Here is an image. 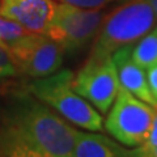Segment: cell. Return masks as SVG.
Masks as SVG:
<instances>
[{
    "instance_id": "d6986e66",
    "label": "cell",
    "mask_w": 157,
    "mask_h": 157,
    "mask_svg": "<svg viewBox=\"0 0 157 157\" xmlns=\"http://www.w3.org/2000/svg\"><path fill=\"white\" fill-rule=\"evenodd\" d=\"M3 46H4V45H3Z\"/></svg>"
},
{
    "instance_id": "8fae6325",
    "label": "cell",
    "mask_w": 157,
    "mask_h": 157,
    "mask_svg": "<svg viewBox=\"0 0 157 157\" xmlns=\"http://www.w3.org/2000/svg\"><path fill=\"white\" fill-rule=\"evenodd\" d=\"M132 58L144 70L157 63V24L132 48Z\"/></svg>"
},
{
    "instance_id": "4fadbf2b",
    "label": "cell",
    "mask_w": 157,
    "mask_h": 157,
    "mask_svg": "<svg viewBox=\"0 0 157 157\" xmlns=\"http://www.w3.org/2000/svg\"><path fill=\"white\" fill-rule=\"evenodd\" d=\"M18 73L17 66L9 50L0 43V78H7L16 76Z\"/></svg>"
},
{
    "instance_id": "9a60e30c",
    "label": "cell",
    "mask_w": 157,
    "mask_h": 157,
    "mask_svg": "<svg viewBox=\"0 0 157 157\" xmlns=\"http://www.w3.org/2000/svg\"><path fill=\"white\" fill-rule=\"evenodd\" d=\"M62 3L70 4V6L80 7V8H88V9H98L101 7L107 6L109 3L114 0H59Z\"/></svg>"
},
{
    "instance_id": "3957f363",
    "label": "cell",
    "mask_w": 157,
    "mask_h": 157,
    "mask_svg": "<svg viewBox=\"0 0 157 157\" xmlns=\"http://www.w3.org/2000/svg\"><path fill=\"white\" fill-rule=\"evenodd\" d=\"M73 78L71 71H60L46 77L34 78L28 90L71 123L89 131L102 130L101 114L75 92Z\"/></svg>"
},
{
    "instance_id": "ba28073f",
    "label": "cell",
    "mask_w": 157,
    "mask_h": 157,
    "mask_svg": "<svg viewBox=\"0 0 157 157\" xmlns=\"http://www.w3.org/2000/svg\"><path fill=\"white\" fill-rule=\"evenodd\" d=\"M55 8L54 0H0V14L33 33L46 34Z\"/></svg>"
},
{
    "instance_id": "5bb4252c",
    "label": "cell",
    "mask_w": 157,
    "mask_h": 157,
    "mask_svg": "<svg viewBox=\"0 0 157 157\" xmlns=\"http://www.w3.org/2000/svg\"><path fill=\"white\" fill-rule=\"evenodd\" d=\"M157 147V110L155 113V119H153V124H152V130L151 134L148 136V139L141 145H139L137 148L134 151V156H143L145 157L147 152L151 151L152 148Z\"/></svg>"
},
{
    "instance_id": "52a82bcc",
    "label": "cell",
    "mask_w": 157,
    "mask_h": 157,
    "mask_svg": "<svg viewBox=\"0 0 157 157\" xmlns=\"http://www.w3.org/2000/svg\"><path fill=\"white\" fill-rule=\"evenodd\" d=\"M18 72L32 78H41L55 73L63 64L64 50L47 34L29 32L8 48Z\"/></svg>"
},
{
    "instance_id": "9c48e42d",
    "label": "cell",
    "mask_w": 157,
    "mask_h": 157,
    "mask_svg": "<svg viewBox=\"0 0 157 157\" xmlns=\"http://www.w3.org/2000/svg\"><path fill=\"white\" fill-rule=\"evenodd\" d=\"M113 60H114L121 85L135 97L157 106L151 93L148 80L145 78L144 68L137 64L132 58V46L117 50L113 54Z\"/></svg>"
},
{
    "instance_id": "6da1fadb",
    "label": "cell",
    "mask_w": 157,
    "mask_h": 157,
    "mask_svg": "<svg viewBox=\"0 0 157 157\" xmlns=\"http://www.w3.org/2000/svg\"><path fill=\"white\" fill-rule=\"evenodd\" d=\"M76 135L70 123L32 93L12 98L0 113V156L71 157Z\"/></svg>"
},
{
    "instance_id": "30bf717a",
    "label": "cell",
    "mask_w": 157,
    "mask_h": 157,
    "mask_svg": "<svg viewBox=\"0 0 157 157\" xmlns=\"http://www.w3.org/2000/svg\"><path fill=\"white\" fill-rule=\"evenodd\" d=\"M134 156V151L123 148L121 144L113 141L104 135L84 134L76 135L75 147L71 152V157H127Z\"/></svg>"
},
{
    "instance_id": "8992f818",
    "label": "cell",
    "mask_w": 157,
    "mask_h": 157,
    "mask_svg": "<svg viewBox=\"0 0 157 157\" xmlns=\"http://www.w3.org/2000/svg\"><path fill=\"white\" fill-rule=\"evenodd\" d=\"M121 88L119 77L113 55L90 54L82 70L73 78V89L77 94L106 113L115 101Z\"/></svg>"
},
{
    "instance_id": "ac0fdd59",
    "label": "cell",
    "mask_w": 157,
    "mask_h": 157,
    "mask_svg": "<svg viewBox=\"0 0 157 157\" xmlns=\"http://www.w3.org/2000/svg\"><path fill=\"white\" fill-rule=\"evenodd\" d=\"M151 6H152V8L155 9V12H156V16H157V0H147Z\"/></svg>"
},
{
    "instance_id": "7c38bea8",
    "label": "cell",
    "mask_w": 157,
    "mask_h": 157,
    "mask_svg": "<svg viewBox=\"0 0 157 157\" xmlns=\"http://www.w3.org/2000/svg\"><path fill=\"white\" fill-rule=\"evenodd\" d=\"M28 33L29 30H26L20 24L3 17L0 14V43L4 45L7 48L16 45L20 39L25 37Z\"/></svg>"
},
{
    "instance_id": "277c9868",
    "label": "cell",
    "mask_w": 157,
    "mask_h": 157,
    "mask_svg": "<svg viewBox=\"0 0 157 157\" xmlns=\"http://www.w3.org/2000/svg\"><path fill=\"white\" fill-rule=\"evenodd\" d=\"M153 107L121 85L114 106L105 122V128L126 147H139L148 139L155 119Z\"/></svg>"
},
{
    "instance_id": "2e32d148",
    "label": "cell",
    "mask_w": 157,
    "mask_h": 157,
    "mask_svg": "<svg viewBox=\"0 0 157 157\" xmlns=\"http://www.w3.org/2000/svg\"><path fill=\"white\" fill-rule=\"evenodd\" d=\"M147 80H148L151 93L153 96L156 105H157V63L148 68V77H147Z\"/></svg>"
},
{
    "instance_id": "5b68a950",
    "label": "cell",
    "mask_w": 157,
    "mask_h": 157,
    "mask_svg": "<svg viewBox=\"0 0 157 157\" xmlns=\"http://www.w3.org/2000/svg\"><path fill=\"white\" fill-rule=\"evenodd\" d=\"M104 14L98 9H88L66 3H56L55 13L46 34L63 47L76 52L89 43L100 30Z\"/></svg>"
},
{
    "instance_id": "7a4b0ae2",
    "label": "cell",
    "mask_w": 157,
    "mask_h": 157,
    "mask_svg": "<svg viewBox=\"0 0 157 157\" xmlns=\"http://www.w3.org/2000/svg\"><path fill=\"white\" fill-rule=\"evenodd\" d=\"M156 24V12L147 0H130L104 18L90 54L113 55L140 41Z\"/></svg>"
},
{
    "instance_id": "e0dca14e",
    "label": "cell",
    "mask_w": 157,
    "mask_h": 157,
    "mask_svg": "<svg viewBox=\"0 0 157 157\" xmlns=\"http://www.w3.org/2000/svg\"><path fill=\"white\" fill-rule=\"evenodd\" d=\"M145 157H157V147H155V148H152L151 151L147 152Z\"/></svg>"
}]
</instances>
